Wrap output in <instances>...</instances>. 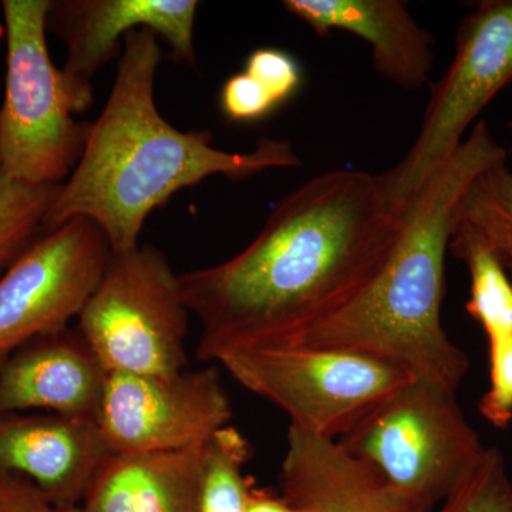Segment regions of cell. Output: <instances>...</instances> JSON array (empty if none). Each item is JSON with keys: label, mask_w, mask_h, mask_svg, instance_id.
Wrapping results in <instances>:
<instances>
[{"label": "cell", "mask_w": 512, "mask_h": 512, "mask_svg": "<svg viewBox=\"0 0 512 512\" xmlns=\"http://www.w3.org/2000/svg\"><path fill=\"white\" fill-rule=\"evenodd\" d=\"M214 362L249 392L281 409L293 429L329 440H339L413 380L372 357L303 346L228 349Z\"/></svg>", "instance_id": "obj_7"}, {"label": "cell", "mask_w": 512, "mask_h": 512, "mask_svg": "<svg viewBox=\"0 0 512 512\" xmlns=\"http://www.w3.org/2000/svg\"><path fill=\"white\" fill-rule=\"evenodd\" d=\"M55 512H84L80 505H76V507H66V508H55Z\"/></svg>", "instance_id": "obj_27"}, {"label": "cell", "mask_w": 512, "mask_h": 512, "mask_svg": "<svg viewBox=\"0 0 512 512\" xmlns=\"http://www.w3.org/2000/svg\"><path fill=\"white\" fill-rule=\"evenodd\" d=\"M251 458L249 441L227 426L205 444L198 512H244L251 478L244 476Z\"/></svg>", "instance_id": "obj_19"}, {"label": "cell", "mask_w": 512, "mask_h": 512, "mask_svg": "<svg viewBox=\"0 0 512 512\" xmlns=\"http://www.w3.org/2000/svg\"><path fill=\"white\" fill-rule=\"evenodd\" d=\"M448 249L466 264L470 274L468 315L483 328L487 340L512 335V281L503 265L464 227L453 225Z\"/></svg>", "instance_id": "obj_17"}, {"label": "cell", "mask_w": 512, "mask_h": 512, "mask_svg": "<svg viewBox=\"0 0 512 512\" xmlns=\"http://www.w3.org/2000/svg\"><path fill=\"white\" fill-rule=\"evenodd\" d=\"M60 185L20 183L0 171V276L43 234Z\"/></svg>", "instance_id": "obj_20"}, {"label": "cell", "mask_w": 512, "mask_h": 512, "mask_svg": "<svg viewBox=\"0 0 512 512\" xmlns=\"http://www.w3.org/2000/svg\"><path fill=\"white\" fill-rule=\"evenodd\" d=\"M204 446L111 453L84 495V512H198Z\"/></svg>", "instance_id": "obj_16"}, {"label": "cell", "mask_w": 512, "mask_h": 512, "mask_svg": "<svg viewBox=\"0 0 512 512\" xmlns=\"http://www.w3.org/2000/svg\"><path fill=\"white\" fill-rule=\"evenodd\" d=\"M231 400L217 367L173 376L109 375L99 413L111 453L204 446L229 426Z\"/></svg>", "instance_id": "obj_10"}, {"label": "cell", "mask_w": 512, "mask_h": 512, "mask_svg": "<svg viewBox=\"0 0 512 512\" xmlns=\"http://www.w3.org/2000/svg\"><path fill=\"white\" fill-rule=\"evenodd\" d=\"M197 0H59L47 13V29L66 43L62 72L73 113L93 104V77L119 55L120 40L133 30H153L178 63L195 64Z\"/></svg>", "instance_id": "obj_11"}, {"label": "cell", "mask_w": 512, "mask_h": 512, "mask_svg": "<svg viewBox=\"0 0 512 512\" xmlns=\"http://www.w3.org/2000/svg\"><path fill=\"white\" fill-rule=\"evenodd\" d=\"M109 373L77 328L32 340L0 366V414L97 421Z\"/></svg>", "instance_id": "obj_13"}, {"label": "cell", "mask_w": 512, "mask_h": 512, "mask_svg": "<svg viewBox=\"0 0 512 512\" xmlns=\"http://www.w3.org/2000/svg\"><path fill=\"white\" fill-rule=\"evenodd\" d=\"M487 342L490 380L478 410L491 426L504 430L512 423V335Z\"/></svg>", "instance_id": "obj_22"}, {"label": "cell", "mask_w": 512, "mask_h": 512, "mask_svg": "<svg viewBox=\"0 0 512 512\" xmlns=\"http://www.w3.org/2000/svg\"><path fill=\"white\" fill-rule=\"evenodd\" d=\"M512 82V0H484L458 25L456 53L431 86L423 124L409 153L376 175L384 200L399 215L456 153L478 114Z\"/></svg>", "instance_id": "obj_8"}, {"label": "cell", "mask_w": 512, "mask_h": 512, "mask_svg": "<svg viewBox=\"0 0 512 512\" xmlns=\"http://www.w3.org/2000/svg\"><path fill=\"white\" fill-rule=\"evenodd\" d=\"M453 222L473 232L512 281V171L507 163L474 178L458 201Z\"/></svg>", "instance_id": "obj_18"}, {"label": "cell", "mask_w": 512, "mask_h": 512, "mask_svg": "<svg viewBox=\"0 0 512 512\" xmlns=\"http://www.w3.org/2000/svg\"><path fill=\"white\" fill-rule=\"evenodd\" d=\"M244 72L264 87L278 107L295 97L303 83L301 64L291 53L276 47L254 50Z\"/></svg>", "instance_id": "obj_23"}, {"label": "cell", "mask_w": 512, "mask_h": 512, "mask_svg": "<svg viewBox=\"0 0 512 512\" xmlns=\"http://www.w3.org/2000/svg\"><path fill=\"white\" fill-rule=\"evenodd\" d=\"M110 454L97 421L53 413L0 414V476L25 478L55 508L82 504Z\"/></svg>", "instance_id": "obj_12"}, {"label": "cell", "mask_w": 512, "mask_h": 512, "mask_svg": "<svg viewBox=\"0 0 512 512\" xmlns=\"http://www.w3.org/2000/svg\"><path fill=\"white\" fill-rule=\"evenodd\" d=\"M0 512H55V507L25 478L0 476Z\"/></svg>", "instance_id": "obj_25"}, {"label": "cell", "mask_w": 512, "mask_h": 512, "mask_svg": "<svg viewBox=\"0 0 512 512\" xmlns=\"http://www.w3.org/2000/svg\"><path fill=\"white\" fill-rule=\"evenodd\" d=\"M190 313L163 252L138 245L111 252L76 328L109 375L173 376L188 369Z\"/></svg>", "instance_id": "obj_6"}, {"label": "cell", "mask_w": 512, "mask_h": 512, "mask_svg": "<svg viewBox=\"0 0 512 512\" xmlns=\"http://www.w3.org/2000/svg\"><path fill=\"white\" fill-rule=\"evenodd\" d=\"M437 512H512V480L504 454L485 448L483 457Z\"/></svg>", "instance_id": "obj_21"}, {"label": "cell", "mask_w": 512, "mask_h": 512, "mask_svg": "<svg viewBox=\"0 0 512 512\" xmlns=\"http://www.w3.org/2000/svg\"><path fill=\"white\" fill-rule=\"evenodd\" d=\"M160 37L147 28L124 37L116 80L99 119L89 126L73 173L57 192L43 234L73 218L99 225L113 254L137 248L148 215L175 192L212 175L247 180L266 170L301 167L291 141L262 137L249 153L212 147L210 130H178L161 116L154 84Z\"/></svg>", "instance_id": "obj_2"}, {"label": "cell", "mask_w": 512, "mask_h": 512, "mask_svg": "<svg viewBox=\"0 0 512 512\" xmlns=\"http://www.w3.org/2000/svg\"><path fill=\"white\" fill-rule=\"evenodd\" d=\"M244 512H305L301 508L295 507L285 500L266 490V488H258L252 485L249 490L247 504H245Z\"/></svg>", "instance_id": "obj_26"}, {"label": "cell", "mask_w": 512, "mask_h": 512, "mask_svg": "<svg viewBox=\"0 0 512 512\" xmlns=\"http://www.w3.org/2000/svg\"><path fill=\"white\" fill-rule=\"evenodd\" d=\"M507 160L487 123H477L404 212L402 237L372 282L340 311L274 346L357 353L457 393L470 359L441 322L454 211L474 178Z\"/></svg>", "instance_id": "obj_3"}, {"label": "cell", "mask_w": 512, "mask_h": 512, "mask_svg": "<svg viewBox=\"0 0 512 512\" xmlns=\"http://www.w3.org/2000/svg\"><path fill=\"white\" fill-rule=\"evenodd\" d=\"M52 0H3L8 57L0 109V171L20 183L62 185L73 173L90 124L77 123L62 72L47 49Z\"/></svg>", "instance_id": "obj_5"}, {"label": "cell", "mask_w": 512, "mask_h": 512, "mask_svg": "<svg viewBox=\"0 0 512 512\" xmlns=\"http://www.w3.org/2000/svg\"><path fill=\"white\" fill-rule=\"evenodd\" d=\"M403 228L376 175H316L278 202L244 251L180 275L201 325L198 359L278 345L340 311L383 268Z\"/></svg>", "instance_id": "obj_1"}, {"label": "cell", "mask_w": 512, "mask_h": 512, "mask_svg": "<svg viewBox=\"0 0 512 512\" xmlns=\"http://www.w3.org/2000/svg\"><path fill=\"white\" fill-rule=\"evenodd\" d=\"M336 441L423 512L443 503L487 448L457 393L414 379Z\"/></svg>", "instance_id": "obj_4"}, {"label": "cell", "mask_w": 512, "mask_h": 512, "mask_svg": "<svg viewBox=\"0 0 512 512\" xmlns=\"http://www.w3.org/2000/svg\"><path fill=\"white\" fill-rule=\"evenodd\" d=\"M284 8L320 37L343 30L372 47L379 76L406 90L429 83L434 37L400 0H285Z\"/></svg>", "instance_id": "obj_14"}, {"label": "cell", "mask_w": 512, "mask_h": 512, "mask_svg": "<svg viewBox=\"0 0 512 512\" xmlns=\"http://www.w3.org/2000/svg\"><path fill=\"white\" fill-rule=\"evenodd\" d=\"M110 256L106 235L87 218L40 235L0 276V366L32 340L69 328Z\"/></svg>", "instance_id": "obj_9"}, {"label": "cell", "mask_w": 512, "mask_h": 512, "mask_svg": "<svg viewBox=\"0 0 512 512\" xmlns=\"http://www.w3.org/2000/svg\"><path fill=\"white\" fill-rule=\"evenodd\" d=\"M220 107L225 119L234 123H254L278 109L264 87L245 72L232 74L224 83Z\"/></svg>", "instance_id": "obj_24"}, {"label": "cell", "mask_w": 512, "mask_h": 512, "mask_svg": "<svg viewBox=\"0 0 512 512\" xmlns=\"http://www.w3.org/2000/svg\"><path fill=\"white\" fill-rule=\"evenodd\" d=\"M282 497L305 512H423L338 441L289 427Z\"/></svg>", "instance_id": "obj_15"}]
</instances>
